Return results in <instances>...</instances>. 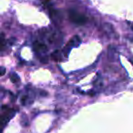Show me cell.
Returning a JSON list of instances; mask_svg holds the SVG:
<instances>
[{"label": "cell", "mask_w": 133, "mask_h": 133, "mask_svg": "<svg viewBox=\"0 0 133 133\" xmlns=\"http://www.w3.org/2000/svg\"><path fill=\"white\" fill-rule=\"evenodd\" d=\"M69 17L71 22H73L74 24L77 25H84L88 21L87 17H85L83 14H80L78 12L75 11V10H69Z\"/></svg>", "instance_id": "1"}, {"label": "cell", "mask_w": 133, "mask_h": 133, "mask_svg": "<svg viewBox=\"0 0 133 133\" xmlns=\"http://www.w3.org/2000/svg\"><path fill=\"white\" fill-rule=\"evenodd\" d=\"M14 110H12V109H8L6 111H5L4 113H3L2 115V124H3V127H4L5 125H6V123L8 121V120L10 119V118H12V116L14 115Z\"/></svg>", "instance_id": "2"}, {"label": "cell", "mask_w": 133, "mask_h": 133, "mask_svg": "<svg viewBox=\"0 0 133 133\" xmlns=\"http://www.w3.org/2000/svg\"><path fill=\"white\" fill-rule=\"evenodd\" d=\"M34 46V50L37 53H40V52H46V46L44 44V43L38 42V41H36L33 45Z\"/></svg>", "instance_id": "3"}, {"label": "cell", "mask_w": 133, "mask_h": 133, "mask_svg": "<svg viewBox=\"0 0 133 133\" xmlns=\"http://www.w3.org/2000/svg\"><path fill=\"white\" fill-rule=\"evenodd\" d=\"M10 78H11V80H12V82H14V83H17V82H18L19 81V78H18V76H17V74H11L10 75Z\"/></svg>", "instance_id": "4"}, {"label": "cell", "mask_w": 133, "mask_h": 133, "mask_svg": "<svg viewBox=\"0 0 133 133\" xmlns=\"http://www.w3.org/2000/svg\"><path fill=\"white\" fill-rule=\"evenodd\" d=\"M1 69H2V73H1V74L4 75L5 74V69H4V68H1Z\"/></svg>", "instance_id": "5"}, {"label": "cell", "mask_w": 133, "mask_h": 133, "mask_svg": "<svg viewBox=\"0 0 133 133\" xmlns=\"http://www.w3.org/2000/svg\"><path fill=\"white\" fill-rule=\"evenodd\" d=\"M129 26H130V28L133 29V23H129Z\"/></svg>", "instance_id": "6"}, {"label": "cell", "mask_w": 133, "mask_h": 133, "mask_svg": "<svg viewBox=\"0 0 133 133\" xmlns=\"http://www.w3.org/2000/svg\"><path fill=\"white\" fill-rule=\"evenodd\" d=\"M42 1H43V2H44V3H46V2H48L49 0H42Z\"/></svg>", "instance_id": "7"}]
</instances>
